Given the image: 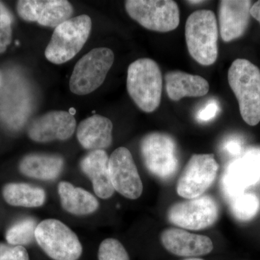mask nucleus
I'll return each instance as SVG.
<instances>
[{
  "instance_id": "nucleus-1",
  "label": "nucleus",
  "mask_w": 260,
  "mask_h": 260,
  "mask_svg": "<svg viewBox=\"0 0 260 260\" xmlns=\"http://www.w3.org/2000/svg\"><path fill=\"white\" fill-rule=\"evenodd\" d=\"M229 85L235 94L242 119L255 126L260 121V70L250 61L237 59L228 73Z\"/></svg>"
},
{
  "instance_id": "nucleus-2",
  "label": "nucleus",
  "mask_w": 260,
  "mask_h": 260,
  "mask_svg": "<svg viewBox=\"0 0 260 260\" xmlns=\"http://www.w3.org/2000/svg\"><path fill=\"white\" fill-rule=\"evenodd\" d=\"M162 75L158 64L148 58L133 61L127 70L128 93L143 112L152 113L161 102Z\"/></svg>"
},
{
  "instance_id": "nucleus-3",
  "label": "nucleus",
  "mask_w": 260,
  "mask_h": 260,
  "mask_svg": "<svg viewBox=\"0 0 260 260\" xmlns=\"http://www.w3.org/2000/svg\"><path fill=\"white\" fill-rule=\"evenodd\" d=\"M188 51L197 62L209 66L218 55V28L216 17L208 10H197L189 15L185 25Z\"/></svg>"
},
{
  "instance_id": "nucleus-4",
  "label": "nucleus",
  "mask_w": 260,
  "mask_h": 260,
  "mask_svg": "<svg viewBox=\"0 0 260 260\" xmlns=\"http://www.w3.org/2000/svg\"><path fill=\"white\" fill-rule=\"evenodd\" d=\"M91 28V19L87 15L70 18L58 25L46 48V58L56 64L70 61L85 45Z\"/></svg>"
},
{
  "instance_id": "nucleus-5",
  "label": "nucleus",
  "mask_w": 260,
  "mask_h": 260,
  "mask_svg": "<svg viewBox=\"0 0 260 260\" xmlns=\"http://www.w3.org/2000/svg\"><path fill=\"white\" fill-rule=\"evenodd\" d=\"M114 61V52L108 48L89 51L75 64L70 80V90L84 95L96 90L107 78Z\"/></svg>"
},
{
  "instance_id": "nucleus-6",
  "label": "nucleus",
  "mask_w": 260,
  "mask_h": 260,
  "mask_svg": "<svg viewBox=\"0 0 260 260\" xmlns=\"http://www.w3.org/2000/svg\"><path fill=\"white\" fill-rule=\"evenodd\" d=\"M35 239L44 252L54 260H78L83 251L76 234L56 219L38 224Z\"/></svg>"
},
{
  "instance_id": "nucleus-7",
  "label": "nucleus",
  "mask_w": 260,
  "mask_h": 260,
  "mask_svg": "<svg viewBox=\"0 0 260 260\" xmlns=\"http://www.w3.org/2000/svg\"><path fill=\"white\" fill-rule=\"evenodd\" d=\"M125 8L133 20L153 31H172L180 23L179 6L172 0H128Z\"/></svg>"
},
{
  "instance_id": "nucleus-8",
  "label": "nucleus",
  "mask_w": 260,
  "mask_h": 260,
  "mask_svg": "<svg viewBox=\"0 0 260 260\" xmlns=\"http://www.w3.org/2000/svg\"><path fill=\"white\" fill-rule=\"evenodd\" d=\"M140 149L145 167L155 177L167 180L177 173L179 168L177 145L170 135L150 133L142 140Z\"/></svg>"
},
{
  "instance_id": "nucleus-9",
  "label": "nucleus",
  "mask_w": 260,
  "mask_h": 260,
  "mask_svg": "<svg viewBox=\"0 0 260 260\" xmlns=\"http://www.w3.org/2000/svg\"><path fill=\"white\" fill-rule=\"evenodd\" d=\"M219 217L218 203L210 195H201L194 199L172 205L167 218L173 225L188 230L200 231L213 225Z\"/></svg>"
},
{
  "instance_id": "nucleus-10",
  "label": "nucleus",
  "mask_w": 260,
  "mask_h": 260,
  "mask_svg": "<svg viewBox=\"0 0 260 260\" xmlns=\"http://www.w3.org/2000/svg\"><path fill=\"white\" fill-rule=\"evenodd\" d=\"M218 169L213 154H194L178 180V194L186 200L201 196L213 184Z\"/></svg>"
},
{
  "instance_id": "nucleus-11",
  "label": "nucleus",
  "mask_w": 260,
  "mask_h": 260,
  "mask_svg": "<svg viewBox=\"0 0 260 260\" xmlns=\"http://www.w3.org/2000/svg\"><path fill=\"white\" fill-rule=\"evenodd\" d=\"M109 176L114 190L130 200L141 196L143 182L133 155L127 148L120 147L109 158Z\"/></svg>"
},
{
  "instance_id": "nucleus-12",
  "label": "nucleus",
  "mask_w": 260,
  "mask_h": 260,
  "mask_svg": "<svg viewBox=\"0 0 260 260\" xmlns=\"http://www.w3.org/2000/svg\"><path fill=\"white\" fill-rule=\"evenodd\" d=\"M17 11L25 21L56 28L71 18L73 8L65 0H21L17 3Z\"/></svg>"
},
{
  "instance_id": "nucleus-13",
  "label": "nucleus",
  "mask_w": 260,
  "mask_h": 260,
  "mask_svg": "<svg viewBox=\"0 0 260 260\" xmlns=\"http://www.w3.org/2000/svg\"><path fill=\"white\" fill-rule=\"evenodd\" d=\"M76 121L73 114L63 111H53L39 116L28 128L30 139L38 143L69 139L74 134Z\"/></svg>"
},
{
  "instance_id": "nucleus-14",
  "label": "nucleus",
  "mask_w": 260,
  "mask_h": 260,
  "mask_svg": "<svg viewBox=\"0 0 260 260\" xmlns=\"http://www.w3.org/2000/svg\"><path fill=\"white\" fill-rule=\"evenodd\" d=\"M251 1L222 0L219 3L220 32L225 42L242 37L250 21Z\"/></svg>"
},
{
  "instance_id": "nucleus-15",
  "label": "nucleus",
  "mask_w": 260,
  "mask_h": 260,
  "mask_svg": "<svg viewBox=\"0 0 260 260\" xmlns=\"http://www.w3.org/2000/svg\"><path fill=\"white\" fill-rule=\"evenodd\" d=\"M160 241L167 251L179 256L206 255L213 249V242L209 237L176 228L164 230L160 235Z\"/></svg>"
},
{
  "instance_id": "nucleus-16",
  "label": "nucleus",
  "mask_w": 260,
  "mask_h": 260,
  "mask_svg": "<svg viewBox=\"0 0 260 260\" xmlns=\"http://www.w3.org/2000/svg\"><path fill=\"white\" fill-rule=\"evenodd\" d=\"M109 158L104 150H93L80 162V168L93 183L95 194L108 199L114 193L109 169Z\"/></svg>"
},
{
  "instance_id": "nucleus-17",
  "label": "nucleus",
  "mask_w": 260,
  "mask_h": 260,
  "mask_svg": "<svg viewBox=\"0 0 260 260\" xmlns=\"http://www.w3.org/2000/svg\"><path fill=\"white\" fill-rule=\"evenodd\" d=\"M113 124L105 116L93 115L80 123L77 138L87 150H104L112 143Z\"/></svg>"
},
{
  "instance_id": "nucleus-18",
  "label": "nucleus",
  "mask_w": 260,
  "mask_h": 260,
  "mask_svg": "<svg viewBox=\"0 0 260 260\" xmlns=\"http://www.w3.org/2000/svg\"><path fill=\"white\" fill-rule=\"evenodd\" d=\"M169 99L178 102L183 98L204 96L209 91V83L203 77L181 71H172L165 76Z\"/></svg>"
},
{
  "instance_id": "nucleus-19",
  "label": "nucleus",
  "mask_w": 260,
  "mask_h": 260,
  "mask_svg": "<svg viewBox=\"0 0 260 260\" xmlns=\"http://www.w3.org/2000/svg\"><path fill=\"white\" fill-rule=\"evenodd\" d=\"M64 167L61 157L48 154H30L22 159L19 169L27 177L40 180H53Z\"/></svg>"
},
{
  "instance_id": "nucleus-20",
  "label": "nucleus",
  "mask_w": 260,
  "mask_h": 260,
  "mask_svg": "<svg viewBox=\"0 0 260 260\" xmlns=\"http://www.w3.org/2000/svg\"><path fill=\"white\" fill-rule=\"evenodd\" d=\"M61 204L68 213L77 215H88L99 208V202L93 194L66 181L58 186Z\"/></svg>"
},
{
  "instance_id": "nucleus-21",
  "label": "nucleus",
  "mask_w": 260,
  "mask_h": 260,
  "mask_svg": "<svg viewBox=\"0 0 260 260\" xmlns=\"http://www.w3.org/2000/svg\"><path fill=\"white\" fill-rule=\"evenodd\" d=\"M3 198L13 206L37 208L44 204L45 191L38 186L24 183H11L3 188Z\"/></svg>"
},
{
  "instance_id": "nucleus-22",
  "label": "nucleus",
  "mask_w": 260,
  "mask_h": 260,
  "mask_svg": "<svg viewBox=\"0 0 260 260\" xmlns=\"http://www.w3.org/2000/svg\"><path fill=\"white\" fill-rule=\"evenodd\" d=\"M37 222L32 218L23 219L15 223L6 233V239L11 245L23 246L30 244L35 238Z\"/></svg>"
},
{
  "instance_id": "nucleus-23",
  "label": "nucleus",
  "mask_w": 260,
  "mask_h": 260,
  "mask_svg": "<svg viewBox=\"0 0 260 260\" xmlns=\"http://www.w3.org/2000/svg\"><path fill=\"white\" fill-rule=\"evenodd\" d=\"M225 185L233 193L239 192L259 179L257 173L247 168L235 169L225 177Z\"/></svg>"
},
{
  "instance_id": "nucleus-24",
  "label": "nucleus",
  "mask_w": 260,
  "mask_h": 260,
  "mask_svg": "<svg viewBox=\"0 0 260 260\" xmlns=\"http://www.w3.org/2000/svg\"><path fill=\"white\" fill-rule=\"evenodd\" d=\"M259 200L255 195L244 194L234 202L232 211L238 218L248 220L255 215L259 209Z\"/></svg>"
},
{
  "instance_id": "nucleus-25",
  "label": "nucleus",
  "mask_w": 260,
  "mask_h": 260,
  "mask_svg": "<svg viewBox=\"0 0 260 260\" xmlns=\"http://www.w3.org/2000/svg\"><path fill=\"white\" fill-rule=\"evenodd\" d=\"M99 260H129L127 251L119 241L107 239L103 241L99 249Z\"/></svg>"
},
{
  "instance_id": "nucleus-26",
  "label": "nucleus",
  "mask_w": 260,
  "mask_h": 260,
  "mask_svg": "<svg viewBox=\"0 0 260 260\" xmlns=\"http://www.w3.org/2000/svg\"><path fill=\"white\" fill-rule=\"evenodd\" d=\"M0 260H29L28 251L23 246L0 243Z\"/></svg>"
},
{
  "instance_id": "nucleus-27",
  "label": "nucleus",
  "mask_w": 260,
  "mask_h": 260,
  "mask_svg": "<svg viewBox=\"0 0 260 260\" xmlns=\"http://www.w3.org/2000/svg\"><path fill=\"white\" fill-rule=\"evenodd\" d=\"M11 41V23L0 20V54L6 51Z\"/></svg>"
},
{
  "instance_id": "nucleus-28",
  "label": "nucleus",
  "mask_w": 260,
  "mask_h": 260,
  "mask_svg": "<svg viewBox=\"0 0 260 260\" xmlns=\"http://www.w3.org/2000/svg\"><path fill=\"white\" fill-rule=\"evenodd\" d=\"M219 107L218 103L213 101L210 102L209 104H207L205 108L202 109L201 110L198 112V120L200 121H208L210 119H213L216 115L217 113L218 112Z\"/></svg>"
},
{
  "instance_id": "nucleus-29",
  "label": "nucleus",
  "mask_w": 260,
  "mask_h": 260,
  "mask_svg": "<svg viewBox=\"0 0 260 260\" xmlns=\"http://www.w3.org/2000/svg\"><path fill=\"white\" fill-rule=\"evenodd\" d=\"M0 20H5L10 23L13 22V16L11 13L1 2H0Z\"/></svg>"
},
{
  "instance_id": "nucleus-30",
  "label": "nucleus",
  "mask_w": 260,
  "mask_h": 260,
  "mask_svg": "<svg viewBox=\"0 0 260 260\" xmlns=\"http://www.w3.org/2000/svg\"><path fill=\"white\" fill-rule=\"evenodd\" d=\"M250 15L260 24V1H257L254 5H251Z\"/></svg>"
},
{
  "instance_id": "nucleus-31",
  "label": "nucleus",
  "mask_w": 260,
  "mask_h": 260,
  "mask_svg": "<svg viewBox=\"0 0 260 260\" xmlns=\"http://www.w3.org/2000/svg\"><path fill=\"white\" fill-rule=\"evenodd\" d=\"M188 3H190L191 4H198L199 3H203V1H188Z\"/></svg>"
},
{
  "instance_id": "nucleus-32",
  "label": "nucleus",
  "mask_w": 260,
  "mask_h": 260,
  "mask_svg": "<svg viewBox=\"0 0 260 260\" xmlns=\"http://www.w3.org/2000/svg\"><path fill=\"white\" fill-rule=\"evenodd\" d=\"M2 84H3V75H2L1 72H0V88H1Z\"/></svg>"
},
{
  "instance_id": "nucleus-33",
  "label": "nucleus",
  "mask_w": 260,
  "mask_h": 260,
  "mask_svg": "<svg viewBox=\"0 0 260 260\" xmlns=\"http://www.w3.org/2000/svg\"><path fill=\"white\" fill-rule=\"evenodd\" d=\"M184 260H204L200 259V258H188V259H184Z\"/></svg>"
}]
</instances>
